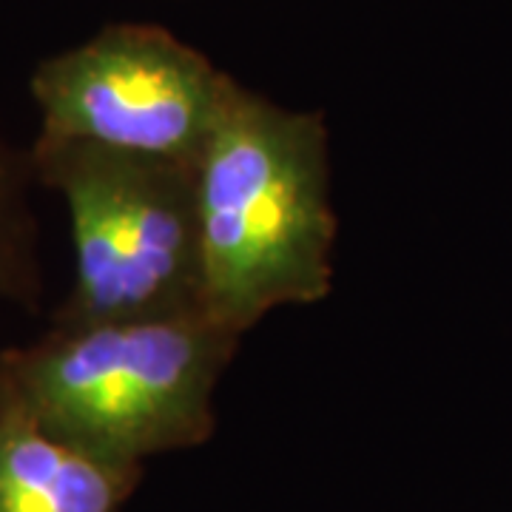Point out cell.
<instances>
[{"instance_id": "cell-5", "label": "cell", "mask_w": 512, "mask_h": 512, "mask_svg": "<svg viewBox=\"0 0 512 512\" xmlns=\"http://www.w3.org/2000/svg\"><path fill=\"white\" fill-rule=\"evenodd\" d=\"M140 476L49 433L0 382V512H123Z\"/></svg>"}, {"instance_id": "cell-1", "label": "cell", "mask_w": 512, "mask_h": 512, "mask_svg": "<svg viewBox=\"0 0 512 512\" xmlns=\"http://www.w3.org/2000/svg\"><path fill=\"white\" fill-rule=\"evenodd\" d=\"M194 180L208 316L245 333L276 308L328 296L336 217L316 114L234 83Z\"/></svg>"}, {"instance_id": "cell-4", "label": "cell", "mask_w": 512, "mask_h": 512, "mask_svg": "<svg viewBox=\"0 0 512 512\" xmlns=\"http://www.w3.org/2000/svg\"><path fill=\"white\" fill-rule=\"evenodd\" d=\"M234 80L154 26H109L40 63V137L197 165Z\"/></svg>"}, {"instance_id": "cell-2", "label": "cell", "mask_w": 512, "mask_h": 512, "mask_svg": "<svg viewBox=\"0 0 512 512\" xmlns=\"http://www.w3.org/2000/svg\"><path fill=\"white\" fill-rule=\"evenodd\" d=\"M242 333L208 313L63 325L0 353V382L49 433L137 464L200 447Z\"/></svg>"}, {"instance_id": "cell-3", "label": "cell", "mask_w": 512, "mask_h": 512, "mask_svg": "<svg viewBox=\"0 0 512 512\" xmlns=\"http://www.w3.org/2000/svg\"><path fill=\"white\" fill-rule=\"evenodd\" d=\"M29 165L72 220L74 285L55 322L208 313L194 165L40 134Z\"/></svg>"}, {"instance_id": "cell-6", "label": "cell", "mask_w": 512, "mask_h": 512, "mask_svg": "<svg viewBox=\"0 0 512 512\" xmlns=\"http://www.w3.org/2000/svg\"><path fill=\"white\" fill-rule=\"evenodd\" d=\"M29 177V157H18L0 146V296L35 291L32 217L26 205Z\"/></svg>"}]
</instances>
